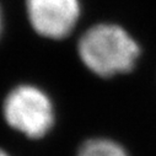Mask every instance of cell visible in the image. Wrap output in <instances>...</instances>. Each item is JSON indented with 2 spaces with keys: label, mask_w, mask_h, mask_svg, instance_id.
<instances>
[{
  "label": "cell",
  "mask_w": 156,
  "mask_h": 156,
  "mask_svg": "<svg viewBox=\"0 0 156 156\" xmlns=\"http://www.w3.org/2000/svg\"><path fill=\"white\" fill-rule=\"evenodd\" d=\"M77 54L91 73L112 77L134 69L140 57V47L122 26L97 23L80 37Z\"/></svg>",
  "instance_id": "1"
},
{
  "label": "cell",
  "mask_w": 156,
  "mask_h": 156,
  "mask_svg": "<svg viewBox=\"0 0 156 156\" xmlns=\"http://www.w3.org/2000/svg\"><path fill=\"white\" fill-rule=\"evenodd\" d=\"M3 115L10 128L30 139L46 136L55 121L51 97L33 84H20L8 92L3 102Z\"/></svg>",
  "instance_id": "2"
},
{
  "label": "cell",
  "mask_w": 156,
  "mask_h": 156,
  "mask_svg": "<svg viewBox=\"0 0 156 156\" xmlns=\"http://www.w3.org/2000/svg\"><path fill=\"white\" fill-rule=\"evenodd\" d=\"M25 10L31 28L43 38L64 40L80 17L79 0H26Z\"/></svg>",
  "instance_id": "3"
},
{
  "label": "cell",
  "mask_w": 156,
  "mask_h": 156,
  "mask_svg": "<svg viewBox=\"0 0 156 156\" xmlns=\"http://www.w3.org/2000/svg\"><path fill=\"white\" fill-rule=\"evenodd\" d=\"M77 156H128L123 146L109 139H91L84 143Z\"/></svg>",
  "instance_id": "4"
},
{
  "label": "cell",
  "mask_w": 156,
  "mask_h": 156,
  "mask_svg": "<svg viewBox=\"0 0 156 156\" xmlns=\"http://www.w3.org/2000/svg\"><path fill=\"white\" fill-rule=\"evenodd\" d=\"M4 11H3V6L0 4V38L3 36V31H4Z\"/></svg>",
  "instance_id": "5"
},
{
  "label": "cell",
  "mask_w": 156,
  "mask_h": 156,
  "mask_svg": "<svg viewBox=\"0 0 156 156\" xmlns=\"http://www.w3.org/2000/svg\"><path fill=\"white\" fill-rule=\"evenodd\" d=\"M0 156H10L6 151H4V150H2V149H0Z\"/></svg>",
  "instance_id": "6"
}]
</instances>
